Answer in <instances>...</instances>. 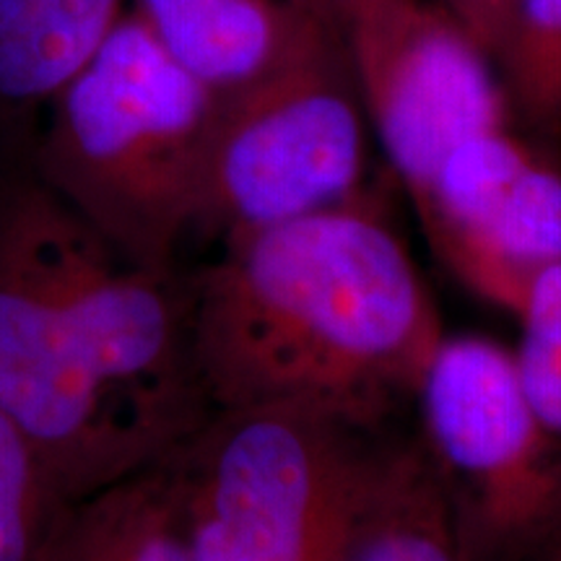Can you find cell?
I'll list each match as a JSON object with an SVG mask.
<instances>
[{
  "label": "cell",
  "instance_id": "6da1fadb",
  "mask_svg": "<svg viewBox=\"0 0 561 561\" xmlns=\"http://www.w3.org/2000/svg\"><path fill=\"white\" fill-rule=\"evenodd\" d=\"M0 413L70 504L159 466L210 413L185 273L128 263L37 174L0 187Z\"/></svg>",
  "mask_w": 561,
  "mask_h": 561
},
{
  "label": "cell",
  "instance_id": "7a4b0ae2",
  "mask_svg": "<svg viewBox=\"0 0 561 561\" xmlns=\"http://www.w3.org/2000/svg\"><path fill=\"white\" fill-rule=\"evenodd\" d=\"M210 411L305 405L388 426L445 339L375 191L216 244L185 273Z\"/></svg>",
  "mask_w": 561,
  "mask_h": 561
},
{
  "label": "cell",
  "instance_id": "3957f363",
  "mask_svg": "<svg viewBox=\"0 0 561 561\" xmlns=\"http://www.w3.org/2000/svg\"><path fill=\"white\" fill-rule=\"evenodd\" d=\"M216 102L125 9L47 100L34 174L125 261L174 273L198 221Z\"/></svg>",
  "mask_w": 561,
  "mask_h": 561
},
{
  "label": "cell",
  "instance_id": "277c9868",
  "mask_svg": "<svg viewBox=\"0 0 561 561\" xmlns=\"http://www.w3.org/2000/svg\"><path fill=\"white\" fill-rule=\"evenodd\" d=\"M403 439L305 405L210 411L159 462L193 561H333Z\"/></svg>",
  "mask_w": 561,
  "mask_h": 561
},
{
  "label": "cell",
  "instance_id": "5b68a950",
  "mask_svg": "<svg viewBox=\"0 0 561 561\" xmlns=\"http://www.w3.org/2000/svg\"><path fill=\"white\" fill-rule=\"evenodd\" d=\"M369 133L339 21L294 3L268 66L219 94L193 237L221 244L356 198Z\"/></svg>",
  "mask_w": 561,
  "mask_h": 561
},
{
  "label": "cell",
  "instance_id": "8992f818",
  "mask_svg": "<svg viewBox=\"0 0 561 561\" xmlns=\"http://www.w3.org/2000/svg\"><path fill=\"white\" fill-rule=\"evenodd\" d=\"M421 445L450 491L476 561H525L561 525V462L512 348L447 335L421 375Z\"/></svg>",
  "mask_w": 561,
  "mask_h": 561
},
{
  "label": "cell",
  "instance_id": "52a82bcc",
  "mask_svg": "<svg viewBox=\"0 0 561 561\" xmlns=\"http://www.w3.org/2000/svg\"><path fill=\"white\" fill-rule=\"evenodd\" d=\"M339 26L369 128L411 198L455 146L512 125L494 60L437 0H346Z\"/></svg>",
  "mask_w": 561,
  "mask_h": 561
},
{
  "label": "cell",
  "instance_id": "ba28073f",
  "mask_svg": "<svg viewBox=\"0 0 561 561\" xmlns=\"http://www.w3.org/2000/svg\"><path fill=\"white\" fill-rule=\"evenodd\" d=\"M411 201L439 261L510 314L561 263V164L512 125L455 146Z\"/></svg>",
  "mask_w": 561,
  "mask_h": 561
},
{
  "label": "cell",
  "instance_id": "9c48e42d",
  "mask_svg": "<svg viewBox=\"0 0 561 561\" xmlns=\"http://www.w3.org/2000/svg\"><path fill=\"white\" fill-rule=\"evenodd\" d=\"M128 9L216 94L261 73L294 19V0H128Z\"/></svg>",
  "mask_w": 561,
  "mask_h": 561
},
{
  "label": "cell",
  "instance_id": "30bf717a",
  "mask_svg": "<svg viewBox=\"0 0 561 561\" xmlns=\"http://www.w3.org/2000/svg\"><path fill=\"white\" fill-rule=\"evenodd\" d=\"M128 0H0V104L45 107Z\"/></svg>",
  "mask_w": 561,
  "mask_h": 561
},
{
  "label": "cell",
  "instance_id": "8fae6325",
  "mask_svg": "<svg viewBox=\"0 0 561 561\" xmlns=\"http://www.w3.org/2000/svg\"><path fill=\"white\" fill-rule=\"evenodd\" d=\"M333 561H476L421 439H403L388 479Z\"/></svg>",
  "mask_w": 561,
  "mask_h": 561
},
{
  "label": "cell",
  "instance_id": "7c38bea8",
  "mask_svg": "<svg viewBox=\"0 0 561 561\" xmlns=\"http://www.w3.org/2000/svg\"><path fill=\"white\" fill-rule=\"evenodd\" d=\"M45 561H193L157 468L73 504Z\"/></svg>",
  "mask_w": 561,
  "mask_h": 561
},
{
  "label": "cell",
  "instance_id": "4fadbf2b",
  "mask_svg": "<svg viewBox=\"0 0 561 561\" xmlns=\"http://www.w3.org/2000/svg\"><path fill=\"white\" fill-rule=\"evenodd\" d=\"M512 115L543 136L561 133V0H515L494 58Z\"/></svg>",
  "mask_w": 561,
  "mask_h": 561
},
{
  "label": "cell",
  "instance_id": "5bb4252c",
  "mask_svg": "<svg viewBox=\"0 0 561 561\" xmlns=\"http://www.w3.org/2000/svg\"><path fill=\"white\" fill-rule=\"evenodd\" d=\"M70 504L0 413V561H45Z\"/></svg>",
  "mask_w": 561,
  "mask_h": 561
},
{
  "label": "cell",
  "instance_id": "9a60e30c",
  "mask_svg": "<svg viewBox=\"0 0 561 561\" xmlns=\"http://www.w3.org/2000/svg\"><path fill=\"white\" fill-rule=\"evenodd\" d=\"M515 318L520 325V341L512 348L517 375L561 462V263L536 273Z\"/></svg>",
  "mask_w": 561,
  "mask_h": 561
},
{
  "label": "cell",
  "instance_id": "2e32d148",
  "mask_svg": "<svg viewBox=\"0 0 561 561\" xmlns=\"http://www.w3.org/2000/svg\"><path fill=\"white\" fill-rule=\"evenodd\" d=\"M437 3L479 42L491 60L496 58L515 0H437Z\"/></svg>",
  "mask_w": 561,
  "mask_h": 561
},
{
  "label": "cell",
  "instance_id": "e0dca14e",
  "mask_svg": "<svg viewBox=\"0 0 561 561\" xmlns=\"http://www.w3.org/2000/svg\"><path fill=\"white\" fill-rule=\"evenodd\" d=\"M525 561H561V525Z\"/></svg>",
  "mask_w": 561,
  "mask_h": 561
},
{
  "label": "cell",
  "instance_id": "ac0fdd59",
  "mask_svg": "<svg viewBox=\"0 0 561 561\" xmlns=\"http://www.w3.org/2000/svg\"><path fill=\"white\" fill-rule=\"evenodd\" d=\"M294 3L307 5V9L320 11V13H325V16L339 21V13H341L343 5H346V0H294Z\"/></svg>",
  "mask_w": 561,
  "mask_h": 561
}]
</instances>
